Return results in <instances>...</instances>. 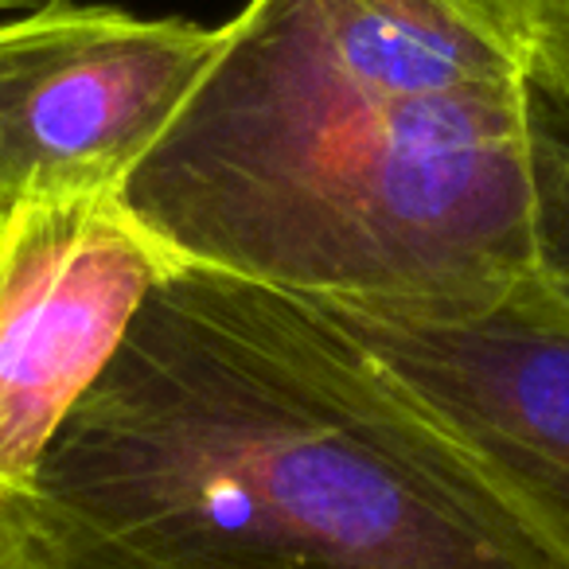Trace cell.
Returning a JSON list of instances; mask_svg holds the SVG:
<instances>
[{"label": "cell", "instance_id": "obj_1", "mask_svg": "<svg viewBox=\"0 0 569 569\" xmlns=\"http://www.w3.org/2000/svg\"><path fill=\"white\" fill-rule=\"evenodd\" d=\"M12 507L43 569H561L332 312L196 266Z\"/></svg>", "mask_w": 569, "mask_h": 569}, {"label": "cell", "instance_id": "obj_2", "mask_svg": "<svg viewBox=\"0 0 569 569\" xmlns=\"http://www.w3.org/2000/svg\"><path fill=\"white\" fill-rule=\"evenodd\" d=\"M118 203L305 301L499 293L538 277L519 51L457 0H250Z\"/></svg>", "mask_w": 569, "mask_h": 569}, {"label": "cell", "instance_id": "obj_3", "mask_svg": "<svg viewBox=\"0 0 569 569\" xmlns=\"http://www.w3.org/2000/svg\"><path fill=\"white\" fill-rule=\"evenodd\" d=\"M569 569V301L538 277L457 305H328Z\"/></svg>", "mask_w": 569, "mask_h": 569}, {"label": "cell", "instance_id": "obj_4", "mask_svg": "<svg viewBox=\"0 0 569 569\" xmlns=\"http://www.w3.org/2000/svg\"><path fill=\"white\" fill-rule=\"evenodd\" d=\"M219 28L51 4L0 24V214L113 191L211 63Z\"/></svg>", "mask_w": 569, "mask_h": 569}, {"label": "cell", "instance_id": "obj_5", "mask_svg": "<svg viewBox=\"0 0 569 569\" xmlns=\"http://www.w3.org/2000/svg\"><path fill=\"white\" fill-rule=\"evenodd\" d=\"M172 266L113 191L0 214V499L28 496L51 437Z\"/></svg>", "mask_w": 569, "mask_h": 569}, {"label": "cell", "instance_id": "obj_6", "mask_svg": "<svg viewBox=\"0 0 569 569\" xmlns=\"http://www.w3.org/2000/svg\"><path fill=\"white\" fill-rule=\"evenodd\" d=\"M538 273L569 269V32L519 51Z\"/></svg>", "mask_w": 569, "mask_h": 569}, {"label": "cell", "instance_id": "obj_7", "mask_svg": "<svg viewBox=\"0 0 569 569\" xmlns=\"http://www.w3.org/2000/svg\"><path fill=\"white\" fill-rule=\"evenodd\" d=\"M460 9L515 51L569 32V0H457Z\"/></svg>", "mask_w": 569, "mask_h": 569}, {"label": "cell", "instance_id": "obj_8", "mask_svg": "<svg viewBox=\"0 0 569 569\" xmlns=\"http://www.w3.org/2000/svg\"><path fill=\"white\" fill-rule=\"evenodd\" d=\"M0 569H43L12 499H0Z\"/></svg>", "mask_w": 569, "mask_h": 569}, {"label": "cell", "instance_id": "obj_9", "mask_svg": "<svg viewBox=\"0 0 569 569\" xmlns=\"http://www.w3.org/2000/svg\"><path fill=\"white\" fill-rule=\"evenodd\" d=\"M51 4H71V0H0V12H36Z\"/></svg>", "mask_w": 569, "mask_h": 569}, {"label": "cell", "instance_id": "obj_10", "mask_svg": "<svg viewBox=\"0 0 569 569\" xmlns=\"http://www.w3.org/2000/svg\"><path fill=\"white\" fill-rule=\"evenodd\" d=\"M542 281L550 284V289H558V293L569 301V269H566V273H550V277H542Z\"/></svg>", "mask_w": 569, "mask_h": 569}]
</instances>
